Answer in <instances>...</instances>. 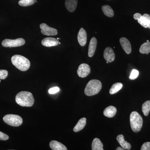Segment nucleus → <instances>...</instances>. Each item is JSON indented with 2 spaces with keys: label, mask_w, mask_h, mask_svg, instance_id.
Returning a JSON list of instances; mask_svg holds the SVG:
<instances>
[{
  "label": "nucleus",
  "mask_w": 150,
  "mask_h": 150,
  "mask_svg": "<svg viewBox=\"0 0 150 150\" xmlns=\"http://www.w3.org/2000/svg\"><path fill=\"white\" fill-rule=\"evenodd\" d=\"M16 101L19 105L24 107H31L34 103L32 93L28 91H21L16 95Z\"/></svg>",
  "instance_id": "obj_1"
},
{
  "label": "nucleus",
  "mask_w": 150,
  "mask_h": 150,
  "mask_svg": "<svg viewBox=\"0 0 150 150\" xmlns=\"http://www.w3.org/2000/svg\"><path fill=\"white\" fill-rule=\"evenodd\" d=\"M13 64L17 69L22 71H25L29 69L30 63L29 60L24 56L19 55H16L11 58Z\"/></svg>",
  "instance_id": "obj_2"
},
{
  "label": "nucleus",
  "mask_w": 150,
  "mask_h": 150,
  "mask_svg": "<svg viewBox=\"0 0 150 150\" xmlns=\"http://www.w3.org/2000/svg\"><path fill=\"white\" fill-rule=\"evenodd\" d=\"M102 88L101 82L98 80H91L88 82L84 90L85 94L87 96H92L98 93Z\"/></svg>",
  "instance_id": "obj_3"
},
{
  "label": "nucleus",
  "mask_w": 150,
  "mask_h": 150,
  "mask_svg": "<svg viewBox=\"0 0 150 150\" xmlns=\"http://www.w3.org/2000/svg\"><path fill=\"white\" fill-rule=\"evenodd\" d=\"M130 124L134 132H139L143 126V120L141 115L136 111L131 112L130 116Z\"/></svg>",
  "instance_id": "obj_4"
},
{
  "label": "nucleus",
  "mask_w": 150,
  "mask_h": 150,
  "mask_svg": "<svg viewBox=\"0 0 150 150\" xmlns=\"http://www.w3.org/2000/svg\"><path fill=\"white\" fill-rule=\"evenodd\" d=\"M5 123L11 126L18 127L23 123V119L19 115L14 114H8L3 118Z\"/></svg>",
  "instance_id": "obj_5"
},
{
  "label": "nucleus",
  "mask_w": 150,
  "mask_h": 150,
  "mask_svg": "<svg viewBox=\"0 0 150 150\" xmlns=\"http://www.w3.org/2000/svg\"><path fill=\"white\" fill-rule=\"evenodd\" d=\"M25 40L22 38H18L16 39H6L2 42V45L4 47H17L24 45Z\"/></svg>",
  "instance_id": "obj_6"
},
{
  "label": "nucleus",
  "mask_w": 150,
  "mask_h": 150,
  "mask_svg": "<svg viewBox=\"0 0 150 150\" xmlns=\"http://www.w3.org/2000/svg\"><path fill=\"white\" fill-rule=\"evenodd\" d=\"M90 67L87 64H82L79 66L77 70V74L80 77L85 78L90 74Z\"/></svg>",
  "instance_id": "obj_7"
},
{
  "label": "nucleus",
  "mask_w": 150,
  "mask_h": 150,
  "mask_svg": "<svg viewBox=\"0 0 150 150\" xmlns=\"http://www.w3.org/2000/svg\"><path fill=\"white\" fill-rule=\"evenodd\" d=\"M41 32L43 35H56L58 34V31L55 28L48 26L46 23H41L40 25Z\"/></svg>",
  "instance_id": "obj_8"
},
{
  "label": "nucleus",
  "mask_w": 150,
  "mask_h": 150,
  "mask_svg": "<svg viewBox=\"0 0 150 150\" xmlns=\"http://www.w3.org/2000/svg\"><path fill=\"white\" fill-rule=\"evenodd\" d=\"M103 56L106 62L111 63L115 60V55L114 51L110 47H107L105 49Z\"/></svg>",
  "instance_id": "obj_9"
},
{
  "label": "nucleus",
  "mask_w": 150,
  "mask_h": 150,
  "mask_svg": "<svg viewBox=\"0 0 150 150\" xmlns=\"http://www.w3.org/2000/svg\"><path fill=\"white\" fill-rule=\"evenodd\" d=\"M41 43L43 46L51 47L57 46L59 44V41L56 38L48 37L43 39L42 40Z\"/></svg>",
  "instance_id": "obj_10"
},
{
  "label": "nucleus",
  "mask_w": 150,
  "mask_h": 150,
  "mask_svg": "<svg viewBox=\"0 0 150 150\" xmlns=\"http://www.w3.org/2000/svg\"><path fill=\"white\" fill-rule=\"evenodd\" d=\"M78 42L81 46H85L87 42V33L85 30L81 28L78 34Z\"/></svg>",
  "instance_id": "obj_11"
},
{
  "label": "nucleus",
  "mask_w": 150,
  "mask_h": 150,
  "mask_svg": "<svg viewBox=\"0 0 150 150\" xmlns=\"http://www.w3.org/2000/svg\"><path fill=\"white\" fill-rule=\"evenodd\" d=\"M121 46L126 54H129L131 52V46L130 42L126 38L123 37L120 39Z\"/></svg>",
  "instance_id": "obj_12"
},
{
  "label": "nucleus",
  "mask_w": 150,
  "mask_h": 150,
  "mask_svg": "<svg viewBox=\"0 0 150 150\" xmlns=\"http://www.w3.org/2000/svg\"><path fill=\"white\" fill-rule=\"evenodd\" d=\"M138 22L143 27L145 28H150V16L148 14H144L142 16L141 18L138 20Z\"/></svg>",
  "instance_id": "obj_13"
},
{
  "label": "nucleus",
  "mask_w": 150,
  "mask_h": 150,
  "mask_svg": "<svg viewBox=\"0 0 150 150\" xmlns=\"http://www.w3.org/2000/svg\"><path fill=\"white\" fill-rule=\"evenodd\" d=\"M97 40L95 37L92 38L88 47V55L89 57L93 56L96 50Z\"/></svg>",
  "instance_id": "obj_14"
},
{
  "label": "nucleus",
  "mask_w": 150,
  "mask_h": 150,
  "mask_svg": "<svg viewBox=\"0 0 150 150\" xmlns=\"http://www.w3.org/2000/svg\"><path fill=\"white\" fill-rule=\"evenodd\" d=\"M78 0H66L65 6L67 10L70 12L74 11L77 6Z\"/></svg>",
  "instance_id": "obj_15"
},
{
  "label": "nucleus",
  "mask_w": 150,
  "mask_h": 150,
  "mask_svg": "<svg viewBox=\"0 0 150 150\" xmlns=\"http://www.w3.org/2000/svg\"><path fill=\"white\" fill-rule=\"evenodd\" d=\"M116 139L119 144L121 145V146L124 149L128 150L131 149V144L125 141L123 135L121 134V135H118L116 138Z\"/></svg>",
  "instance_id": "obj_16"
},
{
  "label": "nucleus",
  "mask_w": 150,
  "mask_h": 150,
  "mask_svg": "<svg viewBox=\"0 0 150 150\" xmlns=\"http://www.w3.org/2000/svg\"><path fill=\"white\" fill-rule=\"evenodd\" d=\"M116 112H117V109L116 108L110 105L105 108L103 111V114L105 116L108 118H112L115 116Z\"/></svg>",
  "instance_id": "obj_17"
},
{
  "label": "nucleus",
  "mask_w": 150,
  "mask_h": 150,
  "mask_svg": "<svg viewBox=\"0 0 150 150\" xmlns=\"http://www.w3.org/2000/svg\"><path fill=\"white\" fill-rule=\"evenodd\" d=\"M50 148L53 150H67V148L62 143L56 141H52L50 142Z\"/></svg>",
  "instance_id": "obj_18"
},
{
  "label": "nucleus",
  "mask_w": 150,
  "mask_h": 150,
  "mask_svg": "<svg viewBox=\"0 0 150 150\" xmlns=\"http://www.w3.org/2000/svg\"><path fill=\"white\" fill-rule=\"evenodd\" d=\"M86 124V118H81L78 121V123L74 128V132H78L82 130L84 128Z\"/></svg>",
  "instance_id": "obj_19"
},
{
  "label": "nucleus",
  "mask_w": 150,
  "mask_h": 150,
  "mask_svg": "<svg viewBox=\"0 0 150 150\" xmlns=\"http://www.w3.org/2000/svg\"><path fill=\"white\" fill-rule=\"evenodd\" d=\"M92 150H103V144L101 141L98 139H94L92 144Z\"/></svg>",
  "instance_id": "obj_20"
},
{
  "label": "nucleus",
  "mask_w": 150,
  "mask_h": 150,
  "mask_svg": "<svg viewBox=\"0 0 150 150\" xmlns=\"http://www.w3.org/2000/svg\"><path fill=\"white\" fill-rule=\"evenodd\" d=\"M102 10L103 13L106 16L111 18L114 16V11L110 6L103 5L102 6Z\"/></svg>",
  "instance_id": "obj_21"
},
{
  "label": "nucleus",
  "mask_w": 150,
  "mask_h": 150,
  "mask_svg": "<svg viewBox=\"0 0 150 150\" xmlns=\"http://www.w3.org/2000/svg\"><path fill=\"white\" fill-rule=\"evenodd\" d=\"M139 51L142 54H149L150 52V42L143 43L140 47Z\"/></svg>",
  "instance_id": "obj_22"
},
{
  "label": "nucleus",
  "mask_w": 150,
  "mask_h": 150,
  "mask_svg": "<svg viewBox=\"0 0 150 150\" xmlns=\"http://www.w3.org/2000/svg\"><path fill=\"white\" fill-rule=\"evenodd\" d=\"M123 87V84L121 83H117L112 85L109 91L110 94H114L118 92Z\"/></svg>",
  "instance_id": "obj_23"
},
{
  "label": "nucleus",
  "mask_w": 150,
  "mask_h": 150,
  "mask_svg": "<svg viewBox=\"0 0 150 150\" xmlns=\"http://www.w3.org/2000/svg\"><path fill=\"white\" fill-rule=\"evenodd\" d=\"M142 110L145 116H147L150 111V100L146 101L143 104L142 106Z\"/></svg>",
  "instance_id": "obj_24"
},
{
  "label": "nucleus",
  "mask_w": 150,
  "mask_h": 150,
  "mask_svg": "<svg viewBox=\"0 0 150 150\" xmlns=\"http://www.w3.org/2000/svg\"><path fill=\"white\" fill-rule=\"evenodd\" d=\"M35 2H37L36 0H20L18 4L21 6L26 7L32 5Z\"/></svg>",
  "instance_id": "obj_25"
},
{
  "label": "nucleus",
  "mask_w": 150,
  "mask_h": 150,
  "mask_svg": "<svg viewBox=\"0 0 150 150\" xmlns=\"http://www.w3.org/2000/svg\"><path fill=\"white\" fill-rule=\"evenodd\" d=\"M139 75V71L137 70L133 69L131 73L129 79L131 80L136 79Z\"/></svg>",
  "instance_id": "obj_26"
},
{
  "label": "nucleus",
  "mask_w": 150,
  "mask_h": 150,
  "mask_svg": "<svg viewBox=\"0 0 150 150\" xmlns=\"http://www.w3.org/2000/svg\"><path fill=\"white\" fill-rule=\"evenodd\" d=\"M8 76V72L5 70H0V79H5Z\"/></svg>",
  "instance_id": "obj_27"
},
{
  "label": "nucleus",
  "mask_w": 150,
  "mask_h": 150,
  "mask_svg": "<svg viewBox=\"0 0 150 150\" xmlns=\"http://www.w3.org/2000/svg\"><path fill=\"white\" fill-rule=\"evenodd\" d=\"M141 150H150V142H147L144 143L142 146Z\"/></svg>",
  "instance_id": "obj_28"
},
{
  "label": "nucleus",
  "mask_w": 150,
  "mask_h": 150,
  "mask_svg": "<svg viewBox=\"0 0 150 150\" xmlns=\"http://www.w3.org/2000/svg\"><path fill=\"white\" fill-rule=\"evenodd\" d=\"M59 91H60V88L59 87H55L50 88L48 90V93L50 94H53L57 93Z\"/></svg>",
  "instance_id": "obj_29"
},
{
  "label": "nucleus",
  "mask_w": 150,
  "mask_h": 150,
  "mask_svg": "<svg viewBox=\"0 0 150 150\" xmlns=\"http://www.w3.org/2000/svg\"><path fill=\"white\" fill-rule=\"evenodd\" d=\"M9 137L7 134L0 131V140L2 141H6L8 140Z\"/></svg>",
  "instance_id": "obj_30"
},
{
  "label": "nucleus",
  "mask_w": 150,
  "mask_h": 150,
  "mask_svg": "<svg viewBox=\"0 0 150 150\" xmlns=\"http://www.w3.org/2000/svg\"><path fill=\"white\" fill-rule=\"evenodd\" d=\"M142 14L139 13H135L134 15V18L136 20H139L142 17Z\"/></svg>",
  "instance_id": "obj_31"
},
{
  "label": "nucleus",
  "mask_w": 150,
  "mask_h": 150,
  "mask_svg": "<svg viewBox=\"0 0 150 150\" xmlns=\"http://www.w3.org/2000/svg\"><path fill=\"white\" fill-rule=\"evenodd\" d=\"M116 150H124V149L123 148H122V147H118L116 148Z\"/></svg>",
  "instance_id": "obj_32"
},
{
  "label": "nucleus",
  "mask_w": 150,
  "mask_h": 150,
  "mask_svg": "<svg viewBox=\"0 0 150 150\" xmlns=\"http://www.w3.org/2000/svg\"><path fill=\"white\" fill-rule=\"evenodd\" d=\"M57 39H58V40H59V39H60V38H57Z\"/></svg>",
  "instance_id": "obj_33"
},
{
  "label": "nucleus",
  "mask_w": 150,
  "mask_h": 150,
  "mask_svg": "<svg viewBox=\"0 0 150 150\" xmlns=\"http://www.w3.org/2000/svg\"><path fill=\"white\" fill-rule=\"evenodd\" d=\"M106 63H107V64H108V63H109V62H106Z\"/></svg>",
  "instance_id": "obj_34"
},
{
  "label": "nucleus",
  "mask_w": 150,
  "mask_h": 150,
  "mask_svg": "<svg viewBox=\"0 0 150 150\" xmlns=\"http://www.w3.org/2000/svg\"><path fill=\"white\" fill-rule=\"evenodd\" d=\"M0 82H1V79H0Z\"/></svg>",
  "instance_id": "obj_35"
}]
</instances>
